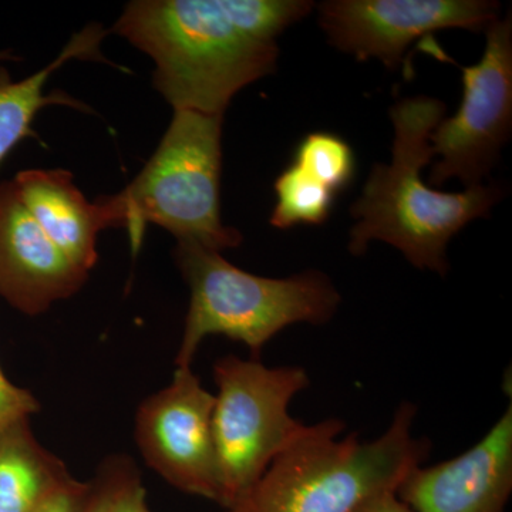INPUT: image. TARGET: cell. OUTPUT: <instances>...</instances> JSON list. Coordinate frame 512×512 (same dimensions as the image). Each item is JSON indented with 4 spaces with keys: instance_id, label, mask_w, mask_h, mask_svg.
Wrapping results in <instances>:
<instances>
[{
    "instance_id": "3",
    "label": "cell",
    "mask_w": 512,
    "mask_h": 512,
    "mask_svg": "<svg viewBox=\"0 0 512 512\" xmlns=\"http://www.w3.org/2000/svg\"><path fill=\"white\" fill-rule=\"evenodd\" d=\"M416 416L417 407L403 403L370 441L357 433L342 437L346 426L338 419L306 426L227 512H357L396 493L430 456V440L413 434Z\"/></svg>"
},
{
    "instance_id": "20",
    "label": "cell",
    "mask_w": 512,
    "mask_h": 512,
    "mask_svg": "<svg viewBox=\"0 0 512 512\" xmlns=\"http://www.w3.org/2000/svg\"><path fill=\"white\" fill-rule=\"evenodd\" d=\"M148 510L146 488L137 466L128 471L119 493L114 498L110 512H146Z\"/></svg>"
},
{
    "instance_id": "7",
    "label": "cell",
    "mask_w": 512,
    "mask_h": 512,
    "mask_svg": "<svg viewBox=\"0 0 512 512\" xmlns=\"http://www.w3.org/2000/svg\"><path fill=\"white\" fill-rule=\"evenodd\" d=\"M463 101L457 113L443 119L430 136L433 156H439L430 183L457 178L467 187L483 184L511 134L512 18L498 19L485 30L480 62L460 66Z\"/></svg>"
},
{
    "instance_id": "15",
    "label": "cell",
    "mask_w": 512,
    "mask_h": 512,
    "mask_svg": "<svg viewBox=\"0 0 512 512\" xmlns=\"http://www.w3.org/2000/svg\"><path fill=\"white\" fill-rule=\"evenodd\" d=\"M272 227L289 229L296 225H322L328 221L335 195L295 163L278 175Z\"/></svg>"
},
{
    "instance_id": "9",
    "label": "cell",
    "mask_w": 512,
    "mask_h": 512,
    "mask_svg": "<svg viewBox=\"0 0 512 512\" xmlns=\"http://www.w3.org/2000/svg\"><path fill=\"white\" fill-rule=\"evenodd\" d=\"M501 5L488 0H328L318 6L330 45L390 70L421 37L446 29L485 32L500 19Z\"/></svg>"
},
{
    "instance_id": "12",
    "label": "cell",
    "mask_w": 512,
    "mask_h": 512,
    "mask_svg": "<svg viewBox=\"0 0 512 512\" xmlns=\"http://www.w3.org/2000/svg\"><path fill=\"white\" fill-rule=\"evenodd\" d=\"M23 204L50 241L74 265L92 271L99 261L97 237L113 228L103 201L90 202L69 171L25 170L13 178Z\"/></svg>"
},
{
    "instance_id": "17",
    "label": "cell",
    "mask_w": 512,
    "mask_h": 512,
    "mask_svg": "<svg viewBox=\"0 0 512 512\" xmlns=\"http://www.w3.org/2000/svg\"><path fill=\"white\" fill-rule=\"evenodd\" d=\"M136 466L126 454H111L101 461L92 480V495L86 512H110L128 471Z\"/></svg>"
},
{
    "instance_id": "13",
    "label": "cell",
    "mask_w": 512,
    "mask_h": 512,
    "mask_svg": "<svg viewBox=\"0 0 512 512\" xmlns=\"http://www.w3.org/2000/svg\"><path fill=\"white\" fill-rule=\"evenodd\" d=\"M107 35L99 25L87 26L73 36L56 60L28 79L13 82L9 70L0 66V164L10 151L25 138L35 136L32 130L37 113L50 104L84 110V104L62 92L45 93L47 80L69 60H104L100 42Z\"/></svg>"
},
{
    "instance_id": "18",
    "label": "cell",
    "mask_w": 512,
    "mask_h": 512,
    "mask_svg": "<svg viewBox=\"0 0 512 512\" xmlns=\"http://www.w3.org/2000/svg\"><path fill=\"white\" fill-rule=\"evenodd\" d=\"M40 402L28 389L10 382L0 367V433L39 412Z\"/></svg>"
},
{
    "instance_id": "4",
    "label": "cell",
    "mask_w": 512,
    "mask_h": 512,
    "mask_svg": "<svg viewBox=\"0 0 512 512\" xmlns=\"http://www.w3.org/2000/svg\"><path fill=\"white\" fill-rule=\"evenodd\" d=\"M174 262L190 288L183 338L175 367H192L208 336L244 343L254 359L279 332L296 325H325L338 312L342 296L316 269L265 278L229 264L221 252L177 242Z\"/></svg>"
},
{
    "instance_id": "14",
    "label": "cell",
    "mask_w": 512,
    "mask_h": 512,
    "mask_svg": "<svg viewBox=\"0 0 512 512\" xmlns=\"http://www.w3.org/2000/svg\"><path fill=\"white\" fill-rule=\"evenodd\" d=\"M72 478L62 458L37 440L30 420L0 433V512H35Z\"/></svg>"
},
{
    "instance_id": "21",
    "label": "cell",
    "mask_w": 512,
    "mask_h": 512,
    "mask_svg": "<svg viewBox=\"0 0 512 512\" xmlns=\"http://www.w3.org/2000/svg\"><path fill=\"white\" fill-rule=\"evenodd\" d=\"M357 512H413L397 498L396 493L380 495L363 505Z\"/></svg>"
},
{
    "instance_id": "19",
    "label": "cell",
    "mask_w": 512,
    "mask_h": 512,
    "mask_svg": "<svg viewBox=\"0 0 512 512\" xmlns=\"http://www.w3.org/2000/svg\"><path fill=\"white\" fill-rule=\"evenodd\" d=\"M92 495V481L72 478L35 512H86Z\"/></svg>"
},
{
    "instance_id": "1",
    "label": "cell",
    "mask_w": 512,
    "mask_h": 512,
    "mask_svg": "<svg viewBox=\"0 0 512 512\" xmlns=\"http://www.w3.org/2000/svg\"><path fill=\"white\" fill-rule=\"evenodd\" d=\"M309 0H136L113 32L156 63L153 84L174 110L224 116L235 94L278 67V37Z\"/></svg>"
},
{
    "instance_id": "10",
    "label": "cell",
    "mask_w": 512,
    "mask_h": 512,
    "mask_svg": "<svg viewBox=\"0 0 512 512\" xmlns=\"http://www.w3.org/2000/svg\"><path fill=\"white\" fill-rule=\"evenodd\" d=\"M512 493V402L466 453L413 468L396 495L413 512H504Z\"/></svg>"
},
{
    "instance_id": "16",
    "label": "cell",
    "mask_w": 512,
    "mask_h": 512,
    "mask_svg": "<svg viewBox=\"0 0 512 512\" xmlns=\"http://www.w3.org/2000/svg\"><path fill=\"white\" fill-rule=\"evenodd\" d=\"M293 163L333 194L346 190L355 178L356 158L352 147L328 131H316L303 138L296 147Z\"/></svg>"
},
{
    "instance_id": "6",
    "label": "cell",
    "mask_w": 512,
    "mask_h": 512,
    "mask_svg": "<svg viewBox=\"0 0 512 512\" xmlns=\"http://www.w3.org/2000/svg\"><path fill=\"white\" fill-rule=\"evenodd\" d=\"M214 380L212 433L221 507L228 510L306 429L289 406L311 379L301 366L268 367L254 357L228 355L215 362Z\"/></svg>"
},
{
    "instance_id": "8",
    "label": "cell",
    "mask_w": 512,
    "mask_h": 512,
    "mask_svg": "<svg viewBox=\"0 0 512 512\" xmlns=\"http://www.w3.org/2000/svg\"><path fill=\"white\" fill-rule=\"evenodd\" d=\"M214 402L192 367H175L170 384L138 406L134 437L147 466L171 487L221 505Z\"/></svg>"
},
{
    "instance_id": "23",
    "label": "cell",
    "mask_w": 512,
    "mask_h": 512,
    "mask_svg": "<svg viewBox=\"0 0 512 512\" xmlns=\"http://www.w3.org/2000/svg\"><path fill=\"white\" fill-rule=\"evenodd\" d=\"M146 512H153V511H151L150 508H148V510Z\"/></svg>"
},
{
    "instance_id": "2",
    "label": "cell",
    "mask_w": 512,
    "mask_h": 512,
    "mask_svg": "<svg viewBox=\"0 0 512 512\" xmlns=\"http://www.w3.org/2000/svg\"><path fill=\"white\" fill-rule=\"evenodd\" d=\"M446 104L427 96L397 101L390 109L394 128L392 161L376 164L350 214V254L362 256L370 242L399 249L421 271L444 276L450 269L447 247L471 221L487 218L504 198L500 185L434 190L421 170L433 158L430 136L446 116Z\"/></svg>"
},
{
    "instance_id": "5",
    "label": "cell",
    "mask_w": 512,
    "mask_h": 512,
    "mask_svg": "<svg viewBox=\"0 0 512 512\" xmlns=\"http://www.w3.org/2000/svg\"><path fill=\"white\" fill-rule=\"evenodd\" d=\"M222 123L224 116L174 110L140 174L119 194L100 197L113 228L127 229L133 256L148 224L212 251L241 245V232L221 218Z\"/></svg>"
},
{
    "instance_id": "11",
    "label": "cell",
    "mask_w": 512,
    "mask_h": 512,
    "mask_svg": "<svg viewBox=\"0 0 512 512\" xmlns=\"http://www.w3.org/2000/svg\"><path fill=\"white\" fill-rule=\"evenodd\" d=\"M89 272L74 265L37 225L15 181L0 184V298L39 316L76 295Z\"/></svg>"
},
{
    "instance_id": "22",
    "label": "cell",
    "mask_w": 512,
    "mask_h": 512,
    "mask_svg": "<svg viewBox=\"0 0 512 512\" xmlns=\"http://www.w3.org/2000/svg\"><path fill=\"white\" fill-rule=\"evenodd\" d=\"M5 60H16V56L9 50H3L0 52V62H5Z\"/></svg>"
}]
</instances>
